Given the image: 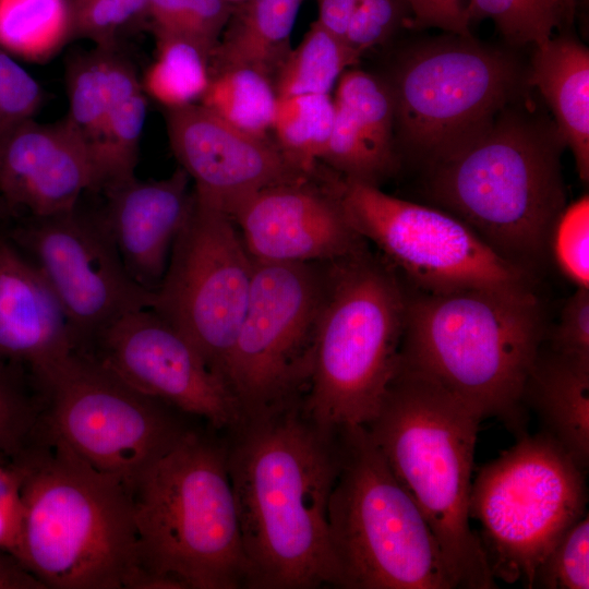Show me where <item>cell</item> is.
Segmentation results:
<instances>
[{
	"instance_id": "1",
	"label": "cell",
	"mask_w": 589,
	"mask_h": 589,
	"mask_svg": "<svg viewBox=\"0 0 589 589\" xmlns=\"http://www.w3.org/2000/svg\"><path fill=\"white\" fill-rule=\"evenodd\" d=\"M302 401L244 418L228 430L245 588H339L327 518L339 435L317 424Z\"/></svg>"
},
{
	"instance_id": "2",
	"label": "cell",
	"mask_w": 589,
	"mask_h": 589,
	"mask_svg": "<svg viewBox=\"0 0 589 589\" xmlns=\"http://www.w3.org/2000/svg\"><path fill=\"white\" fill-rule=\"evenodd\" d=\"M526 95L430 160L428 193L493 251L534 276L566 207L553 120Z\"/></svg>"
},
{
	"instance_id": "3",
	"label": "cell",
	"mask_w": 589,
	"mask_h": 589,
	"mask_svg": "<svg viewBox=\"0 0 589 589\" xmlns=\"http://www.w3.org/2000/svg\"><path fill=\"white\" fill-rule=\"evenodd\" d=\"M21 476L17 558L46 589H142L132 491L39 422Z\"/></svg>"
},
{
	"instance_id": "4",
	"label": "cell",
	"mask_w": 589,
	"mask_h": 589,
	"mask_svg": "<svg viewBox=\"0 0 589 589\" xmlns=\"http://www.w3.org/2000/svg\"><path fill=\"white\" fill-rule=\"evenodd\" d=\"M545 336L533 289L419 290L407 293L399 364L518 436L525 384Z\"/></svg>"
},
{
	"instance_id": "5",
	"label": "cell",
	"mask_w": 589,
	"mask_h": 589,
	"mask_svg": "<svg viewBox=\"0 0 589 589\" xmlns=\"http://www.w3.org/2000/svg\"><path fill=\"white\" fill-rule=\"evenodd\" d=\"M132 496L142 589L247 587L225 441L191 428Z\"/></svg>"
},
{
	"instance_id": "6",
	"label": "cell",
	"mask_w": 589,
	"mask_h": 589,
	"mask_svg": "<svg viewBox=\"0 0 589 589\" xmlns=\"http://www.w3.org/2000/svg\"><path fill=\"white\" fill-rule=\"evenodd\" d=\"M481 421L447 389L398 364L376 416L364 425L426 519L456 588L497 587L469 516Z\"/></svg>"
},
{
	"instance_id": "7",
	"label": "cell",
	"mask_w": 589,
	"mask_h": 589,
	"mask_svg": "<svg viewBox=\"0 0 589 589\" xmlns=\"http://www.w3.org/2000/svg\"><path fill=\"white\" fill-rule=\"evenodd\" d=\"M325 268L303 408L328 430L366 425L398 369L407 292L368 248Z\"/></svg>"
},
{
	"instance_id": "8",
	"label": "cell",
	"mask_w": 589,
	"mask_h": 589,
	"mask_svg": "<svg viewBox=\"0 0 589 589\" xmlns=\"http://www.w3.org/2000/svg\"><path fill=\"white\" fill-rule=\"evenodd\" d=\"M327 518L339 588L453 589L440 545L364 425L338 429Z\"/></svg>"
},
{
	"instance_id": "9",
	"label": "cell",
	"mask_w": 589,
	"mask_h": 589,
	"mask_svg": "<svg viewBox=\"0 0 589 589\" xmlns=\"http://www.w3.org/2000/svg\"><path fill=\"white\" fill-rule=\"evenodd\" d=\"M586 472L548 434L517 442L483 465L471 483L469 516L493 577L533 587L536 570L564 533L584 515Z\"/></svg>"
},
{
	"instance_id": "10",
	"label": "cell",
	"mask_w": 589,
	"mask_h": 589,
	"mask_svg": "<svg viewBox=\"0 0 589 589\" xmlns=\"http://www.w3.org/2000/svg\"><path fill=\"white\" fill-rule=\"evenodd\" d=\"M33 378L44 402L40 424L131 491L193 428L187 414L139 392L83 352L70 353Z\"/></svg>"
},
{
	"instance_id": "11",
	"label": "cell",
	"mask_w": 589,
	"mask_h": 589,
	"mask_svg": "<svg viewBox=\"0 0 589 589\" xmlns=\"http://www.w3.org/2000/svg\"><path fill=\"white\" fill-rule=\"evenodd\" d=\"M394 128L429 163L526 95L527 69L471 36L449 34L411 49L389 83Z\"/></svg>"
},
{
	"instance_id": "12",
	"label": "cell",
	"mask_w": 589,
	"mask_h": 589,
	"mask_svg": "<svg viewBox=\"0 0 589 589\" xmlns=\"http://www.w3.org/2000/svg\"><path fill=\"white\" fill-rule=\"evenodd\" d=\"M325 264L254 262L248 306L223 370L241 420L304 398L325 296Z\"/></svg>"
},
{
	"instance_id": "13",
	"label": "cell",
	"mask_w": 589,
	"mask_h": 589,
	"mask_svg": "<svg viewBox=\"0 0 589 589\" xmlns=\"http://www.w3.org/2000/svg\"><path fill=\"white\" fill-rule=\"evenodd\" d=\"M329 184L350 225L420 291L533 289V275L503 259L450 213L342 177Z\"/></svg>"
},
{
	"instance_id": "14",
	"label": "cell",
	"mask_w": 589,
	"mask_h": 589,
	"mask_svg": "<svg viewBox=\"0 0 589 589\" xmlns=\"http://www.w3.org/2000/svg\"><path fill=\"white\" fill-rule=\"evenodd\" d=\"M253 275L254 261L231 217L194 196L152 309L193 344L220 378Z\"/></svg>"
},
{
	"instance_id": "15",
	"label": "cell",
	"mask_w": 589,
	"mask_h": 589,
	"mask_svg": "<svg viewBox=\"0 0 589 589\" xmlns=\"http://www.w3.org/2000/svg\"><path fill=\"white\" fill-rule=\"evenodd\" d=\"M7 235L53 291L79 352L124 314L155 304V291L128 273L100 213L89 214L77 205L29 216Z\"/></svg>"
},
{
	"instance_id": "16",
	"label": "cell",
	"mask_w": 589,
	"mask_h": 589,
	"mask_svg": "<svg viewBox=\"0 0 589 589\" xmlns=\"http://www.w3.org/2000/svg\"><path fill=\"white\" fill-rule=\"evenodd\" d=\"M83 353L139 392L206 421L214 430L228 431L241 420L238 404L223 378L154 309L124 314Z\"/></svg>"
},
{
	"instance_id": "17",
	"label": "cell",
	"mask_w": 589,
	"mask_h": 589,
	"mask_svg": "<svg viewBox=\"0 0 589 589\" xmlns=\"http://www.w3.org/2000/svg\"><path fill=\"white\" fill-rule=\"evenodd\" d=\"M309 181L261 189L229 212L255 263H328L368 248L345 216L329 182L320 190Z\"/></svg>"
},
{
	"instance_id": "18",
	"label": "cell",
	"mask_w": 589,
	"mask_h": 589,
	"mask_svg": "<svg viewBox=\"0 0 589 589\" xmlns=\"http://www.w3.org/2000/svg\"><path fill=\"white\" fill-rule=\"evenodd\" d=\"M166 122L170 146L194 183L195 199L227 214L261 189L310 178L267 137L247 133L200 104L167 109Z\"/></svg>"
},
{
	"instance_id": "19",
	"label": "cell",
	"mask_w": 589,
	"mask_h": 589,
	"mask_svg": "<svg viewBox=\"0 0 589 589\" xmlns=\"http://www.w3.org/2000/svg\"><path fill=\"white\" fill-rule=\"evenodd\" d=\"M96 191L89 154L65 118L29 119L0 141V196L14 212L49 216L73 209Z\"/></svg>"
},
{
	"instance_id": "20",
	"label": "cell",
	"mask_w": 589,
	"mask_h": 589,
	"mask_svg": "<svg viewBox=\"0 0 589 589\" xmlns=\"http://www.w3.org/2000/svg\"><path fill=\"white\" fill-rule=\"evenodd\" d=\"M190 177L180 167L160 180L133 177L107 190L100 216L130 276L155 291L193 206Z\"/></svg>"
},
{
	"instance_id": "21",
	"label": "cell",
	"mask_w": 589,
	"mask_h": 589,
	"mask_svg": "<svg viewBox=\"0 0 589 589\" xmlns=\"http://www.w3.org/2000/svg\"><path fill=\"white\" fill-rule=\"evenodd\" d=\"M74 351L65 313L43 274L0 235V361L35 375Z\"/></svg>"
},
{
	"instance_id": "22",
	"label": "cell",
	"mask_w": 589,
	"mask_h": 589,
	"mask_svg": "<svg viewBox=\"0 0 589 589\" xmlns=\"http://www.w3.org/2000/svg\"><path fill=\"white\" fill-rule=\"evenodd\" d=\"M522 405L541 431L585 471L589 466V361L540 349L527 377Z\"/></svg>"
},
{
	"instance_id": "23",
	"label": "cell",
	"mask_w": 589,
	"mask_h": 589,
	"mask_svg": "<svg viewBox=\"0 0 589 589\" xmlns=\"http://www.w3.org/2000/svg\"><path fill=\"white\" fill-rule=\"evenodd\" d=\"M527 83L537 88L553 113V122L569 147L577 172L589 179V50L569 36L534 47Z\"/></svg>"
},
{
	"instance_id": "24",
	"label": "cell",
	"mask_w": 589,
	"mask_h": 589,
	"mask_svg": "<svg viewBox=\"0 0 589 589\" xmlns=\"http://www.w3.org/2000/svg\"><path fill=\"white\" fill-rule=\"evenodd\" d=\"M302 0H247L211 55V73L249 67L271 77L288 56Z\"/></svg>"
},
{
	"instance_id": "25",
	"label": "cell",
	"mask_w": 589,
	"mask_h": 589,
	"mask_svg": "<svg viewBox=\"0 0 589 589\" xmlns=\"http://www.w3.org/2000/svg\"><path fill=\"white\" fill-rule=\"evenodd\" d=\"M137 79L134 65L118 48L95 47L69 64L65 120L83 141L89 157L113 105Z\"/></svg>"
},
{
	"instance_id": "26",
	"label": "cell",
	"mask_w": 589,
	"mask_h": 589,
	"mask_svg": "<svg viewBox=\"0 0 589 589\" xmlns=\"http://www.w3.org/2000/svg\"><path fill=\"white\" fill-rule=\"evenodd\" d=\"M336 121L390 172L397 167L394 148V99L388 83L365 71H345L338 82Z\"/></svg>"
},
{
	"instance_id": "27",
	"label": "cell",
	"mask_w": 589,
	"mask_h": 589,
	"mask_svg": "<svg viewBox=\"0 0 589 589\" xmlns=\"http://www.w3.org/2000/svg\"><path fill=\"white\" fill-rule=\"evenodd\" d=\"M72 37L71 0H0V48L44 62Z\"/></svg>"
},
{
	"instance_id": "28",
	"label": "cell",
	"mask_w": 589,
	"mask_h": 589,
	"mask_svg": "<svg viewBox=\"0 0 589 589\" xmlns=\"http://www.w3.org/2000/svg\"><path fill=\"white\" fill-rule=\"evenodd\" d=\"M278 96L271 77L249 67L211 73L200 105L227 123L255 136L272 131Z\"/></svg>"
},
{
	"instance_id": "29",
	"label": "cell",
	"mask_w": 589,
	"mask_h": 589,
	"mask_svg": "<svg viewBox=\"0 0 589 589\" xmlns=\"http://www.w3.org/2000/svg\"><path fill=\"white\" fill-rule=\"evenodd\" d=\"M335 117L329 94H299L278 97L272 131L287 161L311 177L322 160Z\"/></svg>"
},
{
	"instance_id": "30",
	"label": "cell",
	"mask_w": 589,
	"mask_h": 589,
	"mask_svg": "<svg viewBox=\"0 0 589 589\" xmlns=\"http://www.w3.org/2000/svg\"><path fill=\"white\" fill-rule=\"evenodd\" d=\"M146 112L145 92L142 81L137 79L113 105L91 153L96 191H105L135 177Z\"/></svg>"
},
{
	"instance_id": "31",
	"label": "cell",
	"mask_w": 589,
	"mask_h": 589,
	"mask_svg": "<svg viewBox=\"0 0 589 589\" xmlns=\"http://www.w3.org/2000/svg\"><path fill=\"white\" fill-rule=\"evenodd\" d=\"M360 58L341 37L315 21L278 69L274 84L277 96L329 94L346 69Z\"/></svg>"
},
{
	"instance_id": "32",
	"label": "cell",
	"mask_w": 589,
	"mask_h": 589,
	"mask_svg": "<svg viewBox=\"0 0 589 589\" xmlns=\"http://www.w3.org/2000/svg\"><path fill=\"white\" fill-rule=\"evenodd\" d=\"M157 56L142 86L167 109L199 104L211 81V55L190 39L155 35Z\"/></svg>"
},
{
	"instance_id": "33",
	"label": "cell",
	"mask_w": 589,
	"mask_h": 589,
	"mask_svg": "<svg viewBox=\"0 0 589 589\" xmlns=\"http://www.w3.org/2000/svg\"><path fill=\"white\" fill-rule=\"evenodd\" d=\"M469 23L490 19L514 46L537 47L565 23L563 0H470L466 5Z\"/></svg>"
},
{
	"instance_id": "34",
	"label": "cell",
	"mask_w": 589,
	"mask_h": 589,
	"mask_svg": "<svg viewBox=\"0 0 589 589\" xmlns=\"http://www.w3.org/2000/svg\"><path fill=\"white\" fill-rule=\"evenodd\" d=\"M44 408L40 392L23 366L0 361V454L19 455L32 440Z\"/></svg>"
},
{
	"instance_id": "35",
	"label": "cell",
	"mask_w": 589,
	"mask_h": 589,
	"mask_svg": "<svg viewBox=\"0 0 589 589\" xmlns=\"http://www.w3.org/2000/svg\"><path fill=\"white\" fill-rule=\"evenodd\" d=\"M233 12L226 0H148L155 35L192 40L212 55Z\"/></svg>"
},
{
	"instance_id": "36",
	"label": "cell",
	"mask_w": 589,
	"mask_h": 589,
	"mask_svg": "<svg viewBox=\"0 0 589 589\" xmlns=\"http://www.w3.org/2000/svg\"><path fill=\"white\" fill-rule=\"evenodd\" d=\"M72 37L99 48H118L120 40L148 20V0H71Z\"/></svg>"
},
{
	"instance_id": "37",
	"label": "cell",
	"mask_w": 589,
	"mask_h": 589,
	"mask_svg": "<svg viewBox=\"0 0 589 589\" xmlns=\"http://www.w3.org/2000/svg\"><path fill=\"white\" fill-rule=\"evenodd\" d=\"M532 588H589V517L577 520L538 566Z\"/></svg>"
},
{
	"instance_id": "38",
	"label": "cell",
	"mask_w": 589,
	"mask_h": 589,
	"mask_svg": "<svg viewBox=\"0 0 589 589\" xmlns=\"http://www.w3.org/2000/svg\"><path fill=\"white\" fill-rule=\"evenodd\" d=\"M551 251L577 287L589 288V197L566 205L552 233Z\"/></svg>"
},
{
	"instance_id": "39",
	"label": "cell",
	"mask_w": 589,
	"mask_h": 589,
	"mask_svg": "<svg viewBox=\"0 0 589 589\" xmlns=\"http://www.w3.org/2000/svg\"><path fill=\"white\" fill-rule=\"evenodd\" d=\"M43 89L34 76L10 53L0 55V141L33 119L43 103Z\"/></svg>"
},
{
	"instance_id": "40",
	"label": "cell",
	"mask_w": 589,
	"mask_h": 589,
	"mask_svg": "<svg viewBox=\"0 0 589 589\" xmlns=\"http://www.w3.org/2000/svg\"><path fill=\"white\" fill-rule=\"evenodd\" d=\"M405 0H359L349 21L345 43L360 57L383 44L402 20Z\"/></svg>"
},
{
	"instance_id": "41",
	"label": "cell",
	"mask_w": 589,
	"mask_h": 589,
	"mask_svg": "<svg viewBox=\"0 0 589 589\" xmlns=\"http://www.w3.org/2000/svg\"><path fill=\"white\" fill-rule=\"evenodd\" d=\"M549 339L552 351L589 361V288L577 287L567 299Z\"/></svg>"
},
{
	"instance_id": "42",
	"label": "cell",
	"mask_w": 589,
	"mask_h": 589,
	"mask_svg": "<svg viewBox=\"0 0 589 589\" xmlns=\"http://www.w3.org/2000/svg\"><path fill=\"white\" fill-rule=\"evenodd\" d=\"M21 530V476L13 460L0 454V549L16 558Z\"/></svg>"
},
{
	"instance_id": "43",
	"label": "cell",
	"mask_w": 589,
	"mask_h": 589,
	"mask_svg": "<svg viewBox=\"0 0 589 589\" xmlns=\"http://www.w3.org/2000/svg\"><path fill=\"white\" fill-rule=\"evenodd\" d=\"M413 19L412 25L436 27L449 34L471 36L462 0H405Z\"/></svg>"
},
{
	"instance_id": "44",
	"label": "cell",
	"mask_w": 589,
	"mask_h": 589,
	"mask_svg": "<svg viewBox=\"0 0 589 589\" xmlns=\"http://www.w3.org/2000/svg\"><path fill=\"white\" fill-rule=\"evenodd\" d=\"M317 22L329 32L341 37L346 34L349 21L359 0H315Z\"/></svg>"
},
{
	"instance_id": "45",
	"label": "cell",
	"mask_w": 589,
	"mask_h": 589,
	"mask_svg": "<svg viewBox=\"0 0 589 589\" xmlns=\"http://www.w3.org/2000/svg\"><path fill=\"white\" fill-rule=\"evenodd\" d=\"M0 589H46L12 553L0 549Z\"/></svg>"
},
{
	"instance_id": "46",
	"label": "cell",
	"mask_w": 589,
	"mask_h": 589,
	"mask_svg": "<svg viewBox=\"0 0 589 589\" xmlns=\"http://www.w3.org/2000/svg\"><path fill=\"white\" fill-rule=\"evenodd\" d=\"M578 0H563L565 23H572Z\"/></svg>"
},
{
	"instance_id": "47",
	"label": "cell",
	"mask_w": 589,
	"mask_h": 589,
	"mask_svg": "<svg viewBox=\"0 0 589 589\" xmlns=\"http://www.w3.org/2000/svg\"><path fill=\"white\" fill-rule=\"evenodd\" d=\"M12 214H13V211L5 203V201L0 196V223Z\"/></svg>"
},
{
	"instance_id": "48",
	"label": "cell",
	"mask_w": 589,
	"mask_h": 589,
	"mask_svg": "<svg viewBox=\"0 0 589 589\" xmlns=\"http://www.w3.org/2000/svg\"><path fill=\"white\" fill-rule=\"evenodd\" d=\"M226 1L229 2V3H232V2H244L247 0H226Z\"/></svg>"
}]
</instances>
